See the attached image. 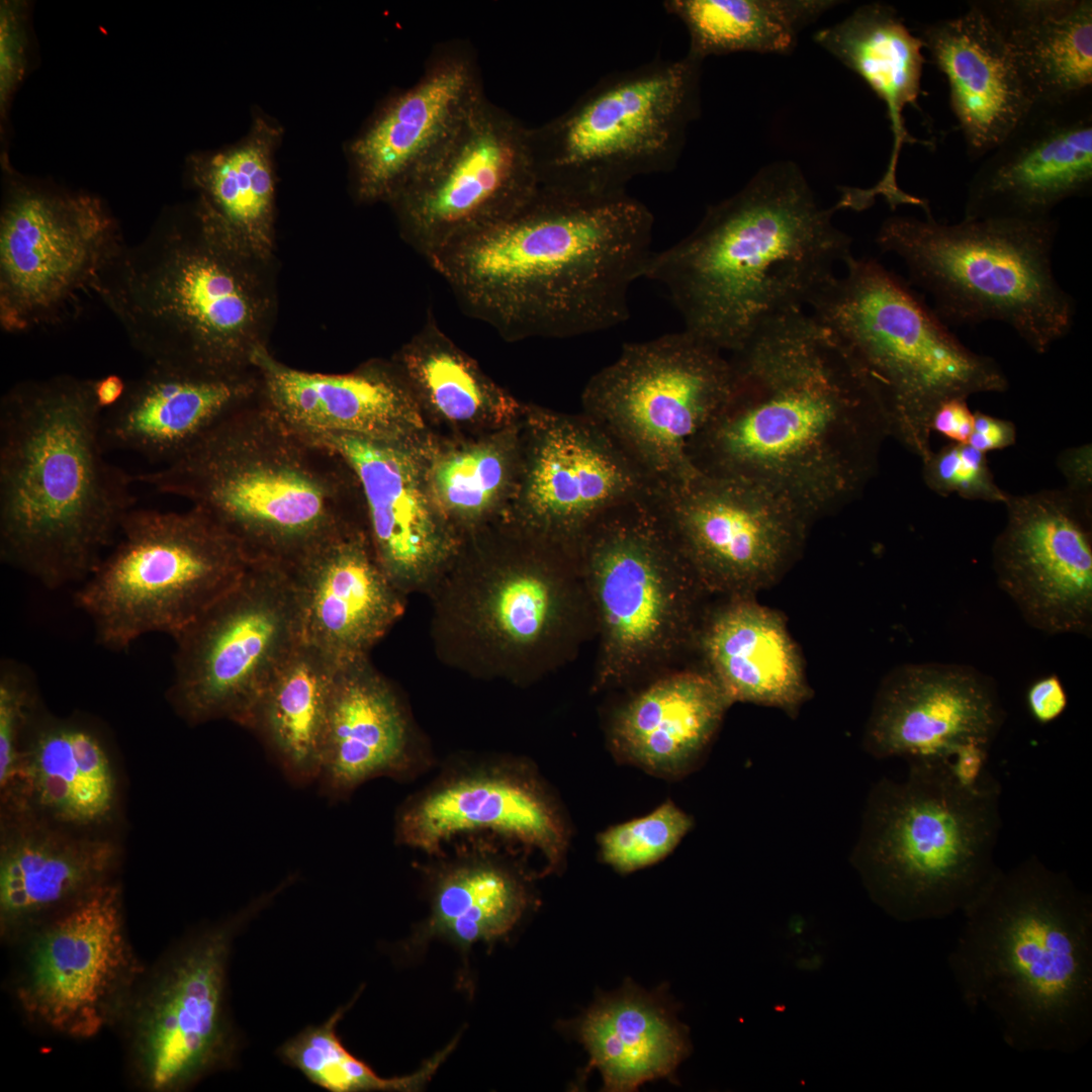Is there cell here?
<instances>
[{
	"label": "cell",
	"instance_id": "40",
	"mask_svg": "<svg viewBox=\"0 0 1092 1092\" xmlns=\"http://www.w3.org/2000/svg\"><path fill=\"white\" fill-rule=\"evenodd\" d=\"M1009 47L1035 102L1092 90L1091 0H976Z\"/></svg>",
	"mask_w": 1092,
	"mask_h": 1092
},
{
	"label": "cell",
	"instance_id": "23",
	"mask_svg": "<svg viewBox=\"0 0 1092 1092\" xmlns=\"http://www.w3.org/2000/svg\"><path fill=\"white\" fill-rule=\"evenodd\" d=\"M481 832L541 852L547 872L559 870L569 843L565 817L547 787L509 759L451 767L395 816L396 842L431 854L458 836Z\"/></svg>",
	"mask_w": 1092,
	"mask_h": 1092
},
{
	"label": "cell",
	"instance_id": "29",
	"mask_svg": "<svg viewBox=\"0 0 1092 1092\" xmlns=\"http://www.w3.org/2000/svg\"><path fill=\"white\" fill-rule=\"evenodd\" d=\"M302 640L340 662L369 655L404 612L365 527L346 531L290 568Z\"/></svg>",
	"mask_w": 1092,
	"mask_h": 1092
},
{
	"label": "cell",
	"instance_id": "10",
	"mask_svg": "<svg viewBox=\"0 0 1092 1092\" xmlns=\"http://www.w3.org/2000/svg\"><path fill=\"white\" fill-rule=\"evenodd\" d=\"M595 617L592 689L629 690L688 665L712 598L651 490L599 516L576 542Z\"/></svg>",
	"mask_w": 1092,
	"mask_h": 1092
},
{
	"label": "cell",
	"instance_id": "19",
	"mask_svg": "<svg viewBox=\"0 0 1092 1092\" xmlns=\"http://www.w3.org/2000/svg\"><path fill=\"white\" fill-rule=\"evenodd\" d=\"M13 996L23 1016L53 1034L92 1039L118 1026L147 967L110 882L23 936Z\"/></svg>",
	"mask_w": 1092,
	"mask_h": 1092
},
{
	"label": "cell",
	"instance_id": "14",
	"mask_svg": "<svg viewBox=\"0 0 1092 1092\" xmlns=\"http://www.w3.org/2000/svg\"><path fill=\"white\" fill-rule=\"evenodd\" d=\"M250 561L206 512L133 508L74 601L112 651L152 633L176 636L242 578Z\"/></svg>",
	"mask_w": 1092,
	"mask_h": 1092
},
{
	"label": "cell",
	"instance_id": "20",
	"mask_svg": "<svg viewBox=\"0 0 1092 1092\" xmlns=\"http://www.w3.org/2000/svg\"><path fill=\"white\" fill-rule=\"evenodd\" d=\"M681 553L711 597H755L787 573L813 521L790 497L754 480L697 470L654 486Z\"/></svg>",
	"mask_w": 1092,
	"mask_h": 1092
},
{
	"label": "cell",
	"instance_id": "43",
	"mask_svg": "<svg viewBox=\"0 0 1092 1092\" xmlns=\"http://www.w3.org/2000/svg\"><path fill=\"white\" fill-rule=\"evenodd\" d=\"M530 901L523 879L497 859L479 855L448 863L434 877L430 915L413 944L441 937L467 951L510 932Z\"/></svg>",
	"mask_w": 1092,
	"mask_h": 1092
},
{
	"label": "cell",
	"instance_id": "24",
	"mask_svg": "<svg viewBox=\"0 0 1092 1092\" xmlns=\"http://www.w3.org/2000/svg\"><path fill=\"white\" fill-rule=\"evenodd\" d=\"M486 99L468 42L437 44L411 87L390 96L348 147L356 198L390 202L454 141Z\"/></svg>",
	"mask_w": 1092,
	"mask_h": 1092
},
{
	"label": "cell",
	"instance_id": "55",
	"mask_svg": "<svg viewBox=\"0 0 1092 1092\" xmlns=\"http://www.w3.org/2000/svg\"><path fill=\"white\" fill-rule=\"evenodd\" d=\"M1016 437V427L1011 421L977 411L974 413V428L968 444L986 454L1014 445Z\"/></svg>",
	"mask_w": 1092,
	"mask_h": 1092
},
{
	"label": "cell",
	"instance_id": "25",
	"mask_svg": "<svg viewBox=\"0 0 1092 1092\" xmlns=\"http://www.w3.org/2000/svg\"><path fill=\"white\" fill-rule=\"evenodd\" d=\"M527 415L517 517L523 526L576 545L603 513L652 490L647 475L583 413L529 407Z\"/></svg>",
	"mask_w": 1092,
	"mask_h": 1092
},
{
	"label": "cell",
	"instance_id": "32",
	"mask_svg": "<svg viewBox=\"0 0 1092 1092\" xmlns=\"http://www.w3.org/2000/svg\"><path fill=\"white\" fill-rule=\"evenodd\" d=\"M420 764L411 717L393 687L368 656L341 662L323 738L322 791L345 799L370 780L404 779Z\"/></svg>",
	"mask_w": 1092,
	"mask_h": 1092
},
{
	"label": "cell",
	"instance_id": "31",
	"mask_svg": "<svg viewBox=\"0 0 1092 1092\" xmlns=\"http://www.w3.org/2000/svg\"><path fill=\"white\" fill-rule=\"evenodd\" d=\"M16 811L0 844V935L11 945L112 882L117 864L109 841L71 835Z\"/></svg>",
	"mask_w": 1092,
	"mask_h": 1092
},
{
	"label": "cell",
	"instance_id": "16",
	"mask_svg": "<svg viewBox=\"0 0 1092 1092\" xmlns=\"http://www.w3.org/2000/svg\"><path fill=\"white\" fill-rule=\"evenodd\" d=\"M732 388L724 352L687 330L625 344L586 383L583 414L647 475L653 486L697 469L689 444Z\"/></svg>",
	"mask_w": 1092,
	"mask_h": 1092
},
{
	"label": "cell",
	"instance_id": "49",
	"mask_svg": "<svg viewBox=\"0 0 1092 1092\" xmlns=\"http://www.w3.org/2000/svg\"><path fill=\"white\" fill-rule=\"evenodd\" d=\"M922 464L926 486L939 495L1004 504L1009 494L996 483L986 454L969 444L950 442Z\"/></svg>",
	"mask_w": 1092,
	"mask_h": 1092
},
{
	"label": "cell",
	"instance_id": "28",
	"mask_svg": "<svg viewBox=\"0 0 1092 1092\" xmlns=\"http://www.w3.org/2000/svg\"><path fill=\"white\" fill-rule=\"evenodd\" d=\"M311 437L337 451L354 471L368 537L391 582L404 597L426 593L460 539L425 485L412 444L341 433Z\"/></svg>",
	"mask_w": 1092,
	"mask_h": 1092
},
{
	"label": "cell",
	"instance_id": "7",
	"mask_svg": "<svg viewBox=\"0 0 1092 1092\" xmlns=\"http://www.w3.org/2000/svg\"><path fill=\"white\" fill-rule=\"evenodd\" d=\"M268 264L193 210L188 220L164 221L125 245L97 296L151 364L244 375L267 347L274 308Z\"/></svg>",
	"mask_w": 1092,
	"mask_h": 1092
},
{
	"label": "cell",
	"instance_id": "42",
	"mask_svg": "<svg viewBox=\"0 0 1092 1092\" xmlns=\"http://www.w3.org/2000/svg\"><path fill=\"white\" fill-rule=\"evenodd\" d=\"M340 663L301 640L264 688L245 726L261 739L295 784L317 780L329 702Z\"/></svg>",
	"mask_w": 1092,
	"mask_h": 1092
},
{
	"label": "cell",
	"instance_id": "47",
	"mask_svg": "<svg viewBox=\"0 0 1092 1092\" xmlns=\"http://www.w3.org/2000/svg\"><path fill=\"white\" fill-rule=\"evenodd\" d=\"M511 459L490 444L471 446L436 461L429 479L431 496L450 521L483 517L508 485Z\"/></svg>",
	"mask_w": 1092,
	"mask_h": 1092
},
{
	"label": "cell",
	"instance_id": "27",
	"mask_svg": "<svg viewBox=\"0 0 1092 1092\" xmlns=\"http://www.w3.org/2000/svg\"><path fill=\"white\" fill-rule=\"evenodd\" d=\"M1006 719L994 680L954 663H910L882 681L863 745L877 758L945 763L967 742L991 746Z\"/></svg>",
	"mask_w": 1092,
	"mask_h": 1092
},
{
	"label": "cell",
	"instance_id": "26",
	"mask_svg": "<svg viewBox=\"0 0 1092 1092\" xmlns=\"http://www.w3.org/2000/svg\"><path fill=\"white\" fill-rule=\"evenodd\" d=\"M969 181L964 219L1039 221L1092 190V90L1035 102L982 159Z\"/></svg>",
	"mask_w": 1092,
	"mask_h": 1092
},
{
	"label": "cell",
	"instance_id": "12",
	"mask_svg": "<svg viewBox=\"0 0 1092 1092\" xmlns=\"http://www.w3.org/2000/svg\"><path fill=\"white\" fill-rule=\"evenodd\" d=\"M1058 229L1054 217L944 223L927 212L888 217L876 243L902 259L944 324L1001 322L1043 354L1071 332L1076 314L1053 270Z\"/></svg>",
	"mask_w": 1092,
	"mask_h": 1092
},
{
	"label": "cell",
	"instance_id": "41",
	"mask_svg": "<svg viewBox=\"0 0 1092 1092\" xmlns=\"http://www.w3.org/2000/svg\"><path fill=\"white\" fill-rule=\"evenodd\" d=\"M280 127L257 116L240 143L190 160V179L199 193L194 212L220 236L270 262L274 248L273 156Z\"/></svg>",
	"mask_w": 1092,
	"mask_h": 1092
},
{
	"label": "cell",
	"instance_id": "36",
	"mask_svg": "<svg viewBox=\"0 0 1092 1092\" xmlns=\"http://www.w3.org/2000/svg\"><path fill=\"white\" fill-rule=\"evenodd\" d=\"M709 604L695 655L728 698L794 714L811 696L801 654L784 617L755 597Z\"/></svg>",
	"mask_w": 1092,
	"mask_h": 1092
},
{
	"label": "cell",
	"instance_id": "54",
	"mask_svg": "<svg viewBox=\"0 0 1092 1092\" xmlns=\"http://www.w3.org/2000/svg\"><path fill=\"white\" fill-rule=\"evenodd\" d=\"M968 398L957 397L941 403L931 419V431L937 432L952 443L968 444L974 428V413Z\"/></svg>",
	"mask_w": 1092,
	"mask_h": 1092
},
{
	"label": "cell",
	"instance_id": "5",
	"mask_svg": "<svg viewBox=\"0 0 1092 1092\" xmlns=\"http://www.w3.org/2000/svg\"><path fill=\"white\" fill-rule=\"evenodd\" d=\"M947 958L962 1000L1019 1052L1071 1054L1092 1035V898L1030 855L963 911Z\"/></svg>",
	"mask_w": 1092,
	"mask_h": 1092
},
{
	"label": "cell",
	"instance_id": "2",
	"mask_svg": "<svg viewBox=\"0 0 1092 1092\" xmlns=\"http://www.w3.org/2000/svg\"><path fill=\"white\" fill-rule=\"evenodd\" d=\"M653 222L626 193L540 186L510 217L427 261L463 310L505 340L578 337L629 317L630 288L653 252Z\"/></svg>",
	"mask_w": 1092,
	"mask_h": 1092
},
{
	"label": "cell",
	"instance_id": "11",
	"mask_svg": "<svg viewBox=\"0 0 1092 1092\" xmlns=\"http://www.w3.org/2000/svg\"><path fill=\"white\" fill-rule=\"evenodd\" d=\"M810 300L812 313L848 345L875 382L891 437L921 461L931 453V419L957 397L1003 392L1008 379L989 356L966 347L933 309L875 259L844 261Z\"/></svg>",
	"mask_w": 1092,
	"mask_h": 1092
},
{
	"label": "cell",
	"instance_id": "21",
	"mask_svg": "<svg viewBox=\"0 0 1092 1092\" xmlns=\"http://www.w3.org/2000/svg\"><path fill=\"white\" fill-rule=\"evenodd\" d=\"M539 187L530 127L486 98L444 152L389 203L403 240L428 260L510 217Z\"/></svg>",
	"mask_w": 1092,
	"mask_h": 1092
},
{
	"label": "cell",
	"instance_id": "30",
	"mask_svg": "<svg viewBox=\"0 0 1092 1092\" xmlns=\"http://www.w3.org/2000/svg\"><path fill=\"white\" fill-rule=\"evenodd\" d=\"M254 366L264 398L309 436L341 433L412 444L423 427L420 404L394 361L325 374L291 368L265 347L256 354Z\"/></svg>",
	"mask_w": 1092,
	"mask_h": 1092
},
{
	"label": "cell",
	"instance_id": "53",
	"mask_svg": "<svg viewBox=\"0 0 1092 1092\" xmlns=\"http://www.w3.org/2000/svg\"><path fill=\"white\" fill-rule=\"evenodd\" d=\"M990 747L976 741L959 746L945 762L951 776L965 787H979L991 774L987 768Z\"/></svg>",
	"mask_w": 1092,
	"mask_h": 1092
},
{
	"label": "cell",
	"instance_id": "1",
	"mask_svg": "<svg viewBox=\"0 0 1092 1092\" xmlns=\"http://www.w3.org/2000/svg\"><path fill=\"white\" fill-rule=\"evenodd\" d=\"M728 358L732 388L690 442L693 466L761 482L813 522L855 499L878 469L891 428L848 345L797 309L764 323Z\"/></svg>",
	"mask_w": 1092,
	"mask_h": 1092
},
{
	"label": "cell",
	"instance_id": "4",
	"mask_svg": "<svg viewBox=\"0 0 1092 1092\" xmlns=\"http://www.w3.org/2000/svg\"><path fill=\"white\" fill-rule=\"evenodd\" d=\"M94 379L20 381L0 399V558L49 588L82 583L134 508L109 462Z\"/></svg>",
	"mask_w": 1092,
	"mask_h": 1092
},
{
	"label": "cell",
	"instance_id": "8",
	"mask_svg": "<svg viewBox=\"0 0 1092 1092\" xmlns=\"http://www.w3.org/2000/svg\"><path fill=\"white\" fill-rule=\"evenodd\" d=\"M516 526L502 556L452 557L426 594L443 664L527 686L572 661L595 639L596 625L576 546Z\"/></svg>",
	"mask_w": 1092,
	"mask_h": 1092
},
{
	"label": "cell",
	"instance_id": "18",
	"mask_svg": "<svg viewBox=\"0 0 1092 1092\" xmlns=\"http://www.w3.org/2000/svg\"><path fill=\"white\" fill-rule=\"evenodd\" d=\"M168 698L189 723L243 727L264 688L302 640L291 569L250 562L242 578L173 637Z\"/></svg>",
	"mask_w": 1092,
	"mask_h": 1092
},
{
	"label": "cell",
	"instance_id": "44",
	"mask_svg": "<svg viewBox=\"0 0 1092 1092\" xmlns=\"http://www.w3.org/2000/svg\"><path fill=\"white\" fill-rule=\"evenodd\" d=\"M839 2L833 0H667L663 7L690 35L687 54L703 61L738 52L788 54L800 31Z\"/></svg>",
	"mask_w": 1092,
	"mask_h": 1092
},
{
	"label": "cell",
	"instance_id": "46",
	"mask_svg": "<svg viewBox=\"0 0 1092 1092\" xmlns=\"http://www.w3.org/2000/svg\"><path fill=\"white\" fill-rule=\"evenodd\" d=\"M351 1005L352 1002L339 1007L325 1022L307 1026L279 1049V1056L286 1064L329 1091H418L456 1045L457 1038L413 1075L382 1078L349 1053L338 1035V1023Z\"/></svg>",
	"mask_w": 1092,
	"mask_h": 1092
},
{
	"label": "cell",
	"instance_id": "37",
	"mask_svg": "<svg viewBox=\"0 0 1092 1092\" xmlns=\"http://www.w3.org/2000/svg\"><path fill=\"white\" fill-rule=\"evenodd\" d=\"M17 808H35L47 820L86 828L111 815L116 783L95 728L76 718L36 713L28 723L16 785ZM12 794V793H11Z\"/></svg>",
	"mask_w": 1092,
	"mask_h": 1092
},
{
	"label": "cell",
	"instance_id": "35",
	"mask_svg": "<svg viewBox=\"0 0 1092 1092\" xmlns=\"http://www.w3.org/2000/svg\"><path fill=\"white\" fill-rule=\"evenodd\" d=\"M259 386L257 369L222 376L151 364L127 381L120 402L103 413L104 447L130 451L163 466Z\"/></svg>",
	"mask_w": 1092,
	"mask_h": 1092
},
{
	"label": "cell",
	"instance_id": "13",
	"mask_svg": "<svg viewBox=\"0 0 1092 1092\" xmlns=\"http://www.w3.org/2000/svg\"><path fill=\"white\" fill-rule=\"evenodd\" d=\"M702 62L686 55L611 73L566 111L530 127L541 187L613 196L676 165L700 113Z\"/></svg>",
	"mask_w": 1092,
	"mask_h": 1092
},
{
	"label": "cell",
	"instance_id": "48",
	"mask_svg": "<svg viewBox=\"0 0 1092 1092\" xmlns=\"http://www.w3.org/2000/svg\"><path fill=\"white\" fill-rule=\"evenodd\" d=\"M691 818L672 802L650 814L607 829L599 836L602 859L622 874L656 863L691 829Z\"/></svg>",
	"mask_w": 1092,
	"mask_h": 1092
},
{
	"label": "cell",
	"instance_id": "45",
	"mask_svg": "<svg viewBox=\"0 0 1092 1092\" xmlns=\"http://www.w3.org/2000/svg\"><path fill=\"white\" fill-rule=\"evenodd\" d=\"M417 401L460 423L510 418L518 402L440 328L433 313L394 359Z\"/></svg>",
	"mask_w": 1092,
	"mask_h": 1092
},
{
	"label": "cell",
	"instance_id": "57",
	"mask_svg": "<svg viewBox=\"0 0 1092 1092\" xmlns=\"http://www.w3.org/2000/svg\"><path fill=\"white\" fill-rule=\"evenodd\" d=\"M127 388V381L117 374H107L94 379L93 389L97 404L103 412L117 405Z\"/></svg>",
	"mask_w": 1092,
	"mask_h": 1092
},
{
	"label": "cell",
	"instance_id": "9",
	"mask_svg": "<svg viewBox=\"0 0 1092 1092\" xmlns=\"http://www.w3.org/2000/svg\"><path fill=\"white\" fill-rule=\"evenodd\" d=\"M1001 786L961 785L945 763L910 764L870 793L854 862L872 898L902 921L964 911L1000 869Z\"/></svg>",
	"mask_w": 1092,
	"mask_h": 1092
},
{
	"label": "cell",
	"instance_id": "33",
	"mask_svg": "<svg viewBox=\"0 0 1092 1092\" xmlns=\"http://www.w3.org/2000/svg\"><path fill=\"white\" fill-rule=\"evenodd\" d=\"M920 38L947 80L968 158L983 159L1033 104L1009 47L975 1L925 25Z\"/></svg>",
	"mask_w": 1092,
	"mask_h": 1092
},
{
	"label": "cell",
	"instance_id": "22",
	"mask_svg": "<svg viewBox=\"0 0 1092 1092\" xmlns=\"http://www.w3.org/2000/svg\"><path fill=\"white\" fill-rule=\"evenodd\" d=\"M992 545L999 587L1031 627L1050 635L1092 631V496L1067 487L1008 494Z\"/></svg>",
	"mask_w": 1092,
	"mask_h": 1092
},
{
	"label": "cell",
	"instance_id": "56",
	"mask_svg": "<svg viewBox=\"0 0 1092 1092\" xmlns=\"http://www.w3.org/2000/svg\"><path fill=\"white\" fill-rule=\"evenodd\" d=\"M1057 465L1067 481V488L1092 496V446L1083 444L1062 451Z\"/></svg>",
	"mask_w": 1092,
	"mask_h": 1092
},
{
	"label": "cell",
	"instance_id": "3",
	"mask_svg": "<svg viewBox=\"0 0 1092 1092\" xmlns=\"http://www.w3.org/2000/svg\"><path fill=\"white\" fill-rule=\"evenodd\" d=\"M836 209L819 205L795 164H771L711 205L687 237L652 252L643 278L665 288L685 330L735 352L764 323L805 309L851 255Z\"/></svg>",
	"mask_w": 1092,
	"mask_h": 1092
},
{
	"label": "cell",
	"instance_id": "6",
	"mask_svg": "<svg viewBox=\"0 0 1092 1092\" xmlns=\"http://www.w3.org/2000/svg\"><path fill=\"white\" fill-rule=\"evenodd\" d=\"M133 479L206 512L250 562L292 568L340 534L366 527L347 461L288 424L260 386L174 460Z\"/></svg>",
	"mask_w": 1092,
	"mask_h": 1092
},
{
	"label": "cell",
	"instance_id": "15",
	"mask_svg": "<svg viewBox=\"0 0 1092 1092\" xmlns=\"http://www.w3.org/2000/svg\"><path fill=\"white\" fill-rule=\"evenodd\" d=\"M283 888L188 935L146 969L118 1024L136 1088L181 1092L233 1066L240 1041L228 1006L232 946Z\"/></svg>",
	"mask_w": 1092,
	"mask_h": 1092
},
{
	"label": "cell",
	"instance_id": "50",
	"mask_svg": "<svg viewBox=\"0 0 1092 1092\" xmlns=\"http://www.w3.org/2000/svg\"><path fill=\"white\" fill-rule=\"evenodd\" d=\"M36 707L34 680L28 667L12 659L0 664V787L16 785L23 738Z\"/></svg>",
	"mask_w": 1092,
	"mask_h": 1092
},
{
	"label": "cell",
	"instance_id": "38",
	"mask_svg": "<svg viewBox=\"0 0 1092 1092\" xmlns=\"http://www.w3.org/2000/svg\"><path fill=\"white\" fill-rule=\"evenodd\" d=\"M571 1030L589 1057L578 1082L597 1069L605 1091L630 1092L649 1081H674L691 1051L688 1028L663 987L648 992L630 980L599 997Z\"/></svg>",
	"mask_w": 1092,
	"mask_h": 1092
},
{
	"label": "cell",
	"instance_id": "17",
	"mask_svg": "<svg viewBox=\"0 0 1092 1092\" xmlns=\"http://www.w3.org/2000/svg\"><path fill=\"white\" fill-rule=\"evenodd\" d=\"M124 243L103 201L12 181L0 215V325L8 334L75 317Z\"/></svg>",
	"mask_w": 1092,
	"mask_h": 1092
},
{
	"label": "cell",
	"instance_id": "39",
	"mask_svg": "<svg viewBox=\"0 0 1092 1092\" xmlns=\"http://www.w3.org/2000/svg\"><path fill=\"white\" fill-rule=\"evenodd\" d=\"M814 39L861 77L886 104L893 148L872 194L883 195L893 208L915 205L917 198L897 185L896 168L903 145L915 142L906 129L903 111L908 105L918 107L925 63L922 39L911 33L892 6L881 3L858 7L839 23L817 31Z\"/></svg>",
	"mask_w": 1092,
	"mask_h": 1092
},
{
	"label": "cell",
	"instance_id": "52",
	"mask_svg": "<svg viewBox=\"0 0 1092 1092\" xmlns=\"http://www.w3.org/2000/svg\"><path fill=\"white\" fill-rule=\"evenodd\" d=\"M1026 704L1031 717L1039 724L1060 718L1068 707V695L1057 674L1038 678L1028 688Z\"/></svg>",
	"mask_w": 1092,
	"mask_h": 1092
},
{
	"label": "cell",
	"instance_id": "51",
	"mask_svg": "<svg viewBox=\"0 0 1092 1092\" xmlns=\"http://www.w3.org/2000/svg\"><path fill=\"white\" fill-rule=\"evenodd\" d=\"M14 6L1 10V100L5 101L23 68V29Z\"/></svg>",
	"mask_w": 1092,
	"mask_h": 1092
},
{
	"label": "cell",
	"instance_id": "34",
	"mask_svg": "<svg viewBox=\"0 0 1092 1092\" xmlns=\"http://www.w3.org/2000/svg\"><path fill=\"white\" fill-rule=\"evenodd\" d=\"M614 708L607 738L614 755L665 778L686 774L733 705L702 666L685 665L629 689Z\"/></svg>",
	"mask_w": 1092,
	"mask_h": 1092
}]
</instances>
